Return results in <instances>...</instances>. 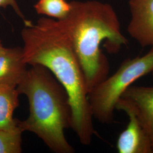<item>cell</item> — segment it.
Returning <instances> with one entry per match:
<instances>
[{
    "label": "cell",
    "mask_w": 153,
    "mask_h": 153,
    "mask_svg": "<svg viewBox=\"0 0 153 153\" xmlns=\"http://www.w3.org/2000/svg\"><path fill=\"white\" fill-rule=\"evenodd\" d=\"M11 6L13 10L16 13V14L20 16L23 21H26V19L25 18L22 11L21 10L19 7L18 5L16 0H0V7L5 9L7 6Z\"/></svg>",
    "instance_id": "obj_12"
},
{
    "label": "cell",
    "mask_w": 153,
    "mask_h": 153,
    "mask_svg": "<svg viewBox=\"0 0 153 153\" xmlns=\"http://www.w3.org/2000/svg\"><path fill=\"white\" fill-rule=\"evenodd\" d=\"M71 3L66 0H39L34 5L38 14L61 21L65 19L71 10Z\"/></svg>",
    "instance_id": "obj_10"
},
{
    "label": "cell",
    "mask_w": 153,
    "mask_h": 153,
    "mask_svg": "<svg viewBox=\"0 0 153 153\" xmlns=\"http://www.w3.org/2000/svg\"><path fill=\"white\" fill-rule=\"evenodd\" d=\"M22 47L5 48L0 54V84L16 88L27 71Z\"/></svg>",
    "instance_id": "obj_8"
},
{
    "label": "cell",
    "mask_w": 153,
    "mask_h": 153,
    "mask_svg": "<svg viewBox=\"0 0 153 153\" xmlns=\"http://www.w3.org/2000/svg\"><path fill=\"white\" fill-rule=\"evenodd\" d=\"M23 132L19 123L14 127L0 129V153H22Z\"/></svg>",
    "instance_id": "obj_11"
},
{
    "label": "cell",
    "mask_w": 153,
    "mask_h": 153,
    "mask_svg": "<svg viewBox=\"0 0 153 153\" xmlns=\"http://www.w3.org/2000/svg\"><path fill=\"white\" fill-rule=\"evenodd\" d=\"M21 32L28 65L49 69L65 89L71 108V128L83 145H90L95 131L83 73L71 38L61 21L43 17L24 21Z\"/></svg>",
    "instance_id": "obj_1"
},
{
    "label": "cell",
    "mask_w": 153,
    "mask_h": 153,
    "mask_svg": "<svg viewBox=\"0 0 153 153\" xmlns=\"http://www.w3.org/2000/svg\"><path fill=\"white\" fill-rule=\"evenodd\" d=\"M116 110H129L137 116L153 150V86L131 85L117 102Z\"/></svg>",
    "instance_id": "obj_5"
},
{
    "label": "cell",
    "mask_w": 153,
    "mask_h": 153,
    "mask_svg": "<svg viewBox=\"0 0 153 153\" xmlns=\"http://www.w3.org/2000/svg\"><path fill=\"white\" fill-rule=\"evenodd\" d=\"M129 34L142 47L153 48V0H129Z\"/></svg>",
    "instance_id": "obj_6"
},
{
    "label": "cell",
    "mask_w": 153,
    "mask_h": 153,
    "mask_svg": "<svg viewBox=\"0 0 153 153\" xmlns=\"http://www.w3.org/2000/svg\"><path fill=\"white\" fill-rule=\"evenodd\" d=\"M16 88L0 84V129H6L18 124L19 120L13 113L19 106V95Z\"/></svg>",
    "instance_id": "obj_9"
},
{
    "label": "cell",
    "mask_w": 153,
    "mask_h": 153,
    "mask_svg": "<svg viewBox=\"0 0 153 153\" xmlns=\"http://www.w3.org/2000/svg\"><path fill=\"white\" fill-rule=\"evenodd\" d=\"M26 96L29 115L19 126L31 132L56 153H73L74 149L65 136L71 128V108L68 94L54 75L45 66L31 65L16 87Z\"/></svg>",
    "instance_id": "obj_3"
},
{
    "label": "cell",
    "mask_w": 153,
    "mask_h": 153,
    "mask_svg": "<svg viewBox=\"0 0 153 153\" xmlns=\"http://www.w3.org/2000/svg\"><path fill=\"white\" fill-rule=\"evenodd\" d=\"M71 10L61 20L69 33L81 67L88 93L108 76V59L100 49L111 53L126 45L119 18L111 6L97 1H72Z\"/></svg>",
    "instance_id": "obj_2"
},
{
    "label": "cell",
    "mask_w": 153,
    "mask_h": 153,
    "mask_svg": "<svg viewBox=\"0 0 153 153\" xmlns=\"http://www.w3.org/2000/svg\"><path fill=\"white\" fill-rule=\"evenodd\" d=\"M129 118L126 129L118 137L116 148L119 153H153L149 138L135 114L129 110L123 111Z\"/></svg>",
    "instance_id": "obj_7"
},
{
    "label": "cell",
    "mask_w": 153,
    "mask_h": 153,
    "mask_svg": "<svg viewBox=\"0 0 153 153\" xmlns=\"http://www.w3.org/2000/svg\"><path fill=\"white\" fill-rule=\"evenodd\" d=\"M152 75H153V71H152Z\"/></svg>",
    "instance_id": "obj_14"
},
{
    "label": "cell",
    "mask_w": 153,
    "mask_h": 153,
    "mask_svg": "<svg viewBox=\"0 0 153 153\" xmlns=\"http://www.w3.org/2000/svg\"><path fill=\"white\" fill-rule=\"evenodd\" d=\"M153 71V48L145 55L124 61L111 76L93 88L88 95L94 119L109 124L114 119L117 102L127 88Z\"/></svg>",
    "instance_id": "obj_4"
},
{
    "label": "cell",
    "mask_w": 153,
    "mask_h": 153,
    "mask_svg": "<svg viewBox=\"0 0 153 153\" xmlns=\"http://www.w3.org/2000/svg\"><path fill=\"white\" fill-rule=\"evenodd\" d=\"M5 48L4 47V45L2 44V42L0 40V54L5 50Z\"/></svg>",
    "instance_id": "obj_13"
}]
</instances>
